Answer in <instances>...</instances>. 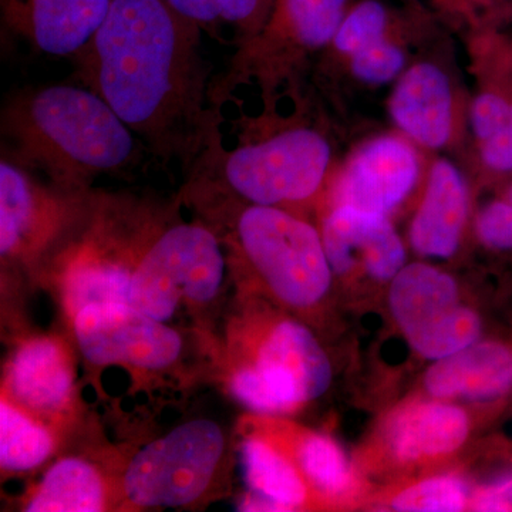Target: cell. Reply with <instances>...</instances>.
Here are the masks:
<instances>
[{
  "mask_svg": "<svg viewBox=\"0 0 512 512\" xmlns=\"http://www.w3.org/2000/svg\"><path fill=\"white\" fill-rule=\"evenodd\" d=\"M481 158L490 170L497 173L512 171V107L511 116L503 130L480 144Z\"/></svg>",
  "mask_w": 512,
  "mask_h": 512,
  "instance_id": "cell-31",
  "label": "cell"
},
{
  "mask_svg": "<svg viewBox=\"0 0 512 512\" xmlns=\"http://www.w3.org/2000/svg\"><path fill=\"white\" fill-rule=\"evenodd\" d=\"M181 18L200 30L220 33L224 29L242 35V43L262 28L264 0H165Z\"/></svg>",
  "mask_w": 512,
  "mask_h": 512,
  "instance_id": "cell-23",
  "label": "cell"
},
{
  "mask_svg": "<svg viewBox=\"0 0 512 512\" xmlns=\"http://www.w3.org/2000/svg\"><path fill=\"white\" fill-rule=\"evenodd\" d=\"M49 431L3 400L0 404V464L3 470H33L52 454Z\"/></svg>",
  "mask_w": 512,
  "mask_h": 512,
  "instance_id": "cell-24",
  "label": "cell"
},
{
  "mask_svg": "<svg viewBox=\"0 0 512 512\" xmlns=\"http://www.w3.org/2000/svg\"><path fill=\"white\" fill-rule=\"evenodd\" d=\"M419 173V156L409 141L377 137L363 144L346 164L338 185L339 205L386 215L412 192Z\"/></svg>",
  "mask_w": 512,
  "mask_h": 512,
  "instance_id": "cell-11",
  "label": "cell"
},
{
  "mask_svg": "<svg viewBox=\"0 0 512 512\" xmlns=\"http://www.w3.org/2000/svg\"><path fill=\"white\" fill-rule=\"evenodd\" d=\"M466 414L447 404H423L404 414L393 431V447L402 460L441 456L466 440Z\"/></svg>",
  "mask_w": 512,
  "mask_h": 512,
  "instance_id": "cell-19",
  "label": "cell"
},
{
  "mask_svg": "<svg viewBox=\"0 0 512 512\" xmlns=\"http://www.w3.org/2000/svg\"><path fill=\"white\" fill-rule=\"evenodd\" d=\"M8 386L13 397L28 409L56 412L69 402L73 392L69 357L55 340H30L13 357Z\"/></svg>",
  "mask_w": 512,
  "mask_h": 512,
  "instance_id": "cell-18",
  "label": "cell"
},
{
  "mask_svg": "<svg viewBox=\"0 0 512 512\" xmlns=\"http://www.w3.org/2000/svg\"><path fill=\"white\" fill-rule=\"evenodd\" d=\"M225 259L220 241L200 224L168 228L131 272L127 303L168 322L181 302L207 303L220 291Z\"/></svg>",
  "mask_w": 512,
  "mask_h": 512,
  "instance_id": "cell-3",
  "label": "cell"
},
{
  "mask_svg": "<svg viewBox=\"0 0 512 512\" xmlns=\"http://www.w3.org/2000/svg\"><path fill=\"white\" fill-rule=\"evenodd\" d=\"M131 271L101 259L74 262L64 279V302L72 316L90 305L127 303ZM128 305V303H127Z\"/></svg>",
  "mask_w": 512,
  "mask_h": 512,
  "instance_id": "cell-22",
  "label": "cell"
},
{
  "mask_svg": "<svg viewBox=\"0 0 512 512\" xmlns=\"http://www.w3.org/2000/svg\"><path fill=\"white\" fill-rule=\"evenodd\" d=\"M237 232L249 262L282 301L309 306L328 291L332 266L322 237L308 222L276 207L252 205L239 217Z\"/></svg>",
  "mask_w": 512,
  "mask_h": 512,
  "instance_id": "cell-4",
  "label": "cell"
},
{
  "mask_svg": "<svg viewBox=\"0 0 512 512\" xmlns=\"http://www.w3.org/2000/svg\"><path fill=\"white\" fill-rule=\"evenodd\" d=\"M104 507V485L96 468L64 458L47 471L26 504L29 512H96Z\"/></svg>",
  "mask_w": 512,
  "mask_h": 512,
  "instance_id": "cell-21",
  "label": "cell"
},
{
  "mask_svg": "<svg viewBox=\"0 0 512 512\" xmlns=\"http://www.w3.org/2000/svg\"><path fill=\"white\" fill-rule=\"evenodd\" d=\"M505 198H507V200L510 201L512 204V187H511V190L508 191L507 197H505Z\"/></svg>",
  "mask_w": 512,
  "mask_h": 512,
  "instance_id": "cell-33",
  "label": "cell"
},
{
  "mask_svg": "<svg viewBox=\"0 0 512 512\" xmlns=\"http://www.w3.org/2000/svg\"><path fill=\"white\" fill-rule=\"evenodd\" d=\"M467 217V188L450 161L437 160L430 171L423 202L410 229L416 251L448 258L460 244Z\"/></svg>",
  "mask_w": 512,
  "mask_h": 512,
  "instance_id": "cell-16",
  "label": "cell"
},
{
  "mask_svg": "<svg viewBox=\"0 0 512 512\" xmlns=\"http://www.w3.org/2000/svg\"><path fill=\"white\" fill-rule=\"evenodd\" d=\"M301 466L306 476L320 490L339 493L349 484L348 460L335 441L323 436H312L302 444Z\"/></svg>",
  "mask_w": 512,
  "mask_h": 512,
  "instance_id": "cell-25",
  "label": "cell"
},
{
  "mask_svg": "<svg viewBox=\"0 0 512 512\" xmlns=\"http://www.w3.org/2000/svg\"><path fill=\"white\" fill-rule=\"evenodd\" d=\"M242 466L252 490V497L242 510H292L305 501V485L295 468L262 441L248 440L244 444Z\"/></svg>",
  "mask_w": 512,
  "mask_h": 512,
  "instance_id": "cell-20",
  "label": "cell"
},
{
  "mask_svg": "<svg viewBox=\"0 0 512 512\" xmlns=\"http://www.w3.org/2000/svg\"><path fill=\"white\" fill-rule=\"evenodd\" d=\"M389 16L382 3L366 0L355 6L340 23L333 47L342 55H356L365 47L386 37Z\"/></svg>",
  "mask_w": 512,
  "mask_h": 512,
  "instance_id": "cell-26",
  "label": "cell"
},
{
  "mask_svg": "<svg viewBox=\"0 0 512 512\" xmlns=\"http://www.w3.org/2000/svg\"><path fill=\"white\" fill-rule=\"evenodd\" d=\"M2 131L22 164L79 190L133 160V131L90 89L55 84L19 93L3 110Z\"/></svg>",
  "mask_w": 512,
  "mask_h": 512,
  "instance_id": "cell-2",
  "label": "cell"
},
{
  "mask_svg": "<svg viewBox=\"0 0 512 512\" xmlns=\"http://www.w3.org/2000/svg\"><path fill=\"white\" fill-rule=\"evenodd\" d=\"M512 384V355L497 343L467 346L439 359L426 376L433 396L464 397L488 402L503 396Z\"/></svg>",
  "mask_w": 512,
  "mask_h": 512,
  "instance_id": "cell-17",
  "label": "cell"
},
{
  "mask_svg": "<svg viewBox=\"0 0 512 512\" xmlns=\"http://www.w3.org/2000/svg\"><path fill=\"white\" fill-rule=\"evenodd\" d=\"M200 33L165 0H113L79 55L90 89L154 154L185 165L220 148Z\"/></svg>",
  "mask_w": 512,
  "mask_h": 512,
  "instance_id": "cell-1",
  "label": "cell"
},
{
  "mask_svg": "<svg viewBox=\"0 0 512 512\" xmlns=\"http://www.w3.org/2000/svg\"><path fill=\"white\" fill-rule=\"evenodd\" d=\"M67 205L40 187L20 164H0V254L30 258L52 241Z\"/></svg>",
  "mask_w": 512,
  "mask_h": 512,
  "instance_id": "cell-13",
  "label": "cell"
},
{
  "mask_svg": "<svg viewBox=\"0 0 512 512\" xmlns=\"http://www.w3.org/2000/svg\"><path fill=\"white\" fill-rule=\"evenodd\" d=\"M478 511H512V480L495 484L477 497Z\"/></svg>",
  "mask_w": 512,
  "mask_h": 512,
  "instance_id": "cell-32",
  "label": "cell"
},
{
  "mask_svg": "<svg viewBox=\"0 0 512 512\" xmlns=\"http://www.w3.org/2000/svg\"><path fill=\"white\" fill-rule=\"evenodd\" d=\"M512 104L497 93H483L471 107V124L478 141L490 140L503 130L511 116Z\"/></svg>",
  "mask_w": 512,
  "mask_h": 512,
  "instance_id": "cell-29",
  "label": "cell"
},
{
  "mask_svg": "<svg viewBox=\"0 0 512 512\" xmlns=\"http://www.w3.org/2000/svg\"><path fill=\"white\" fill-rule=\"evenodd\" d=\"M478 235L487 247L512 249V204L505 198L485 207L478 217Z\"/></svg>",
  "mask_w": 512,
  "mask_h": 512,
  "instance_id": "cell-30",
  "label": "cell"
},
{
  "mask_svg": "<svg viewBox=\"0 0 512 512\" xmlns=\"http://www.w3.org/2000/svg\"><path fill=\"white\" fill-rule=\"evenodd\" d=\"M224 433L211 420L177 427L134 456L124 476L128 500L138 507H183L197 501L220 467Z\"/></svg>",
  "mask_w": 512,
  "mask_h": 512,
  "instance_id": "cell-6",
  "label": "cell"
},
{
  "mask_svg": "<svg viewBox=\"0 0 512 512\" xmlns=\"http://www.w3.org/2000/svg\"><path fill=\"white\" fill-rule=\"evenodd\" d=\"M466 498V488L461 481L440 477L407 488L393 501V508L406 512L461 511Z\"/></svg>",
  "mask_w": 512,
  "mask_h": 512,
  "instance_id": "cell-27",
  "label": "cell"
},
{
  "mask_svg": "<svg viewBox=\"0 0 512 512\" xmlns=\"http://www.w3.org/2000/svg\"><path fill=\"white\" fill-rule=\"evenodd\" d=\"M322 241L329 264L338 274H346L359 261L376 279H392L403 269L402 239L379 212L339 205L323 224Z\"/></svg>",
  "mask_w": 512,
  "mask_h": 512,
  "instance_id": "cell-14",
  "label": "cell"
},
{
  "mask_svg": "<svg viewBox=\"0 0 512 512\" xmlns=\"http://www.w3.org/2000/svg\"><path fill=\"white\" fill-rule=\"evenodd\" d=\"M221 173L232 191L254 205L276 207L308 200L325 180L330 163L326 138L311 128H292L235 148L217 150Z\"/></svg>",
  "mask_w": 512,
  "mask_h": 512,
  "instance_id": "cell-5",
  "label": "cell"
},
{
  "mask_svg": "<svg viewBox=\"0 0 512 512\" xmlns=\"http://www.w3.org/2000/svg\"><path fill=\"white\" fill-rule=\"evenodd\" d=\"M332 379L328 356L305 326L282 322L261 350L254 367L239 370L232 392L258 412H284L322 396Z\"/></svg>",
  "mask_w": 512,
  "mask_h": 512,
  "instance_id": "cell-7",
  "label": "cell"
},
{
  "mask_svg": "<svg viewBox=\"0 0 512 512\" xmlns=\"http://www.w3.org/2000/svg\"><path fill=\"white\" fill-rule=\"evenodd\" d=\"M397 127L426 148L446 146L453 134L454 103L450 79L440 67L419 63L400 77L390 99Z\"/></svg>",
  "mask_w": 512,
  "mask_h": 512,
  "instance_id": "cell-15",
  "label": "cell"
},
{
  "mask_svg": "<svg viewBox=\"0 0 512 512\" xmlns=\"http://www.w3.org/2000/svg\"><path fill=\"white\" fill-rule=\"evenodd\" d=\"M390 306L413 348L429 359L467 348L480 333V320L461 305L456 282L431 266L412 264L394 276Z\"/></svg>",
  "mask_w": 512,
  "mask_h": 512,
  "instance_id": "cell-8",
  "label": "cell"
},
{
  "mask_svg": "<svg viewBox=\"0 0 512 512\" xmlns=\"http://www.w3.org/2000/svg\"><path fill=\"white\" fill-rule=\"evenodd\" d=\"M348 0H276L264 28L239 46L229 79L254 74L271 79L295 57L333 42Z\"/></svg>",
  "mask_w": 512,
  "mask_h": 512,
  "instance_id": "cell-10",
  "label": "cell"
},
{
  "mask_svg": "<svg viewBox=\"0 0 512 512\" xmlns=\"http://www.w3.org/2000/svg\"><path fill=\"white\" fill-rule=\"evenodd\" d=\"M352 72L357 79L370 84L392 82L403 72L406 55L402 47L384 37L350 57Z\"/></svg>",
  "mask_w": 512,
  "mask_h": 512,
  "instance_id": "cell-28",
  "label": "cell"
},
{
  "mask_svg": "<svg viewBox=\"0 0 512 512\" xmlns=\"http://www.w3.org/2000/svg\"><path fill=\"white\" fill-rule=\"evenodd\" d=\"M3 23L32 49L49 56L80 55L113 0H0Z\"/></svg>",
  "mask_w": 512,
  "mask_h": 512,
  "instance_id": "cell-12",
  "label": "cell"
},
{
  "mask_svg": "<svg viewBox=\"0 0 512 512\" xmlns=\"http://www.w3.org/2000/svg\"><path fill=\"white\" fill-rule=\"evenodd\" d=\"M73 322L80 350L94 365L163 370L177 362L183 350L177 330L127 303L86 306Z\"/></svg>",
  "mask_w": 512,
  "mask_h": 512,
  "instance_id": "cell-9",
  "label": "cell"
}]
</instances>
